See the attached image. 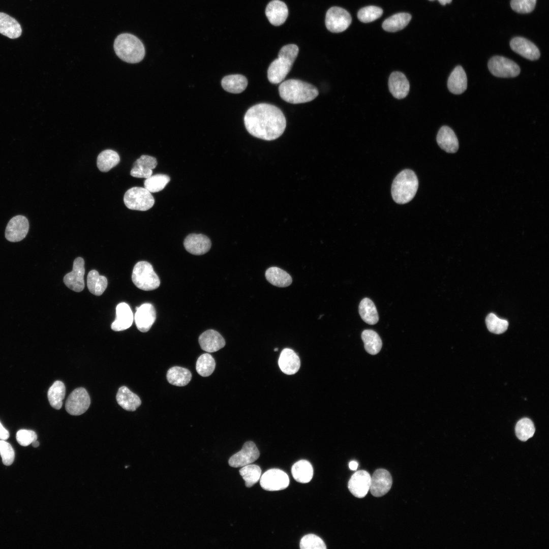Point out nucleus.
<instances>
[{
    "instance_id": "obj_7",
    "label": "nucleus",
    "mask_w": 549,
    "mask_h": 549,
    "mask_svg": "<svg viewBox=\"0 0 549 549\" xmlns=\"http://www.w3.org/2000/svg\"><path fill=\"white\" fill-rule=\"evenodd\" d=\"M489 71L495 76L502 78L514 77L519 75L521 69L515 62L501 56H494L488 62Z\"/></svg>"
},
{
    "instance_id": "obj_33",
    "label": "nucleus",
    "mask_w": 549,
    "mask_h": 549,
    "mask_svg": "<svg viewBox=\"0 0 549 549\" xmlns=\"http://www.w3.org/2000/svg\"><path fill=\"white\" fill-rule=\"evenodd\" d=\"M166 377L170 384L177 386H184L191 381L192 374L186 368L175 366L168 370Z\"/></svg>"
},
{
    "instance_id": "obj_41",
    "label": "nucleus",
    "mask_w": 549,
    "mask_h": 549,
    "mask_svg": "<svg viewBox=\"0 0 549 549\" xmlns=\"http://www.w3.org/2000/svg\"><path fill=\"white\" fill-rule=\"evenodd\" d=\"M216 362L209 354L203 353L197 359L196 369L197 373L202 377H208L214 371Z\"/></svg>"
},
{
    "instance_id": "obj_26",
    "label": "nucleus",
    "mask_w": 549,
    "mask_h": 549,
    "mask_svg": "<svg viewBox=\"0 0 549 549\" xmlns=\"http://www.w3.org/2000/svg\"><path fill=\"white\" fill-rule=\"evenodd\" d=\"M279 365L284 373L292 375L298 371L300 366V361L297 354L293 350L285 348L280 354Z\"/></svg>"
},
{
    "instance_id": "obj_13",
    "label": "nucleus",
    "mask_w": 549,
    "mask_h": 549,
    "mask_svg": "<svg viewBox=\"0 0 549 549\" xmlns=\"http://www.w3.org/2000/svg\"><path fill=\"white\" fill-rule=\"evenodd\" d=\"M84 261L81 257L76 258L73 262L72 271L64 277V283L71 290L79 292L84 288Z\"/></svg>"
},
{
    "instance_id": "obj_49",
    "label": "nucleus",
    "mask_w": 549,
    "mask_h": 549,
    "mask_svg": "<svg viewBox=\"0 0 549 549\" xmlns=\"http://www.w3.org/2000/svg\"><path fill=\"white\" fill-rule=\"evenodd\" d=\"M16 438L20 445L26 446L37 439V435L32 430H20L17 432Z\"/></svg>"
},
{
    "instance_id": "obj_52",
    "label": "nucleus",
    "mask_w": 549,
    "mask_h": 549,
    "mask_svg": "<svg viewBox=\"0 0 549 549\" xmlns=\"http://www.w3.org/2000/svg\"><path fill=\"white\" fill-rule=\"evenodd\" d=\"M442 5H445L451 2L452 0H438Z\"/></svg>"
},
{
    "instance_id": "obj_8",
    "label": "nucleus",
    "mask_w": 549,
    "mask_h": 549,
    "mask_svg": "<svg viewBox=\"0 0 549 549\" xmlns=\"http://www.w3.org/2000/svg\"><path fill=\"white\" fill-rule=\"evenodd\" d=\"M351 20L350 14L346 10L332 7L326 12L325 22L328 30L332 33H340L349 27Z\"/></svg>"
},
{
    "instance_id": "obj_39",
    "label": "nucleus",
    "mask_w": 549,
    "mask_h": 549,
    "mask_svg": "<svg viewBox=\"0 0 549 549\" xmlns=\"http://www.w3.org/2000/svg\"><path fill=\"white\" fill-rule=\"evenodd\" d=\"M361 339L364 343L366 351L372 355H375L380 351L382 343L378 334L371 329L364 330L361 333Z\"/></svg>"
},
{
    "instance_id": "obj_38",
    "label": "nucleus",
    "mask_w": 549,
    "mask_h": 549,
    "mask_svg": "<svg viewBox=\"0 0 549 549\" xmlns=\"http://www.w3.org/2000/svg\"><path fill=\"white\" fill-rule=\"evenodd\" d=\"M65 393L66 387L64 383L58 380L55 381L47 392L48 399L51 407L57 410L60 409Z\"/></svg>"
},
{
    "instance_id": "obj_24",
    "label": "nucleus",
    "mask_w": 549,
    "mask_h": 549,
    "mask_svg": "<svg viewBox=\"0 0 549 549\" xmlns=\"http://www.w3.org/2000/svg\"><path fill=\"white\" fill-rule=\"evenodd\" d=\"M157 165V161L155 157L142 155L134 163L130 174L135 177L147 178L152 175V170Z\"/></svg>"
},
{
    "instance_id": "obj_53",
    "label": "nucleus",
    "mask_w": 549,
    "mask_h": 549,
    "mask_svg": "<svg viewBox=\"0 0 549 549\" xmlns=\"http://www.w3.org/2000/svg\"><path fill=\"white\" fill-rule=\"evenodd\" d=\"M32 444L33 447H37L39 446V442L37 440H36L32 443Z\"/></svg>"
},
{
    "instance_id": "obj_37",
    "label": "nucleus",
    "mask_w": 549,
    "mask_h": 549,
    "mask_svg": "<svg viewBox=\"0 0 549 549\" xmlns=\"http://www.w3.org/2000/svg\"><path fill=\"white\" fill-rule=\"evenodd\" d=\"M119 161L120 158L117 152L111 149H106L98 155L97 165L101 171L106 172L116 166Z\"/></svg>"
},
{
    "instance_id": "obj_25",
    "label": "nucleus",
    "mask_w": 549,
    "mask_h": 549,
    "mask_svg": "<svg viewBox=\"0 0 549 549\" xmlns=\"http://www.w3.org/2000/svg\"><path fill=\"white\" fill-rule=\"evenodd\" d=\"M440 147L448 153H455L459 149V141L453 131L449 127L442 126L437 135Z\"/></svg>"
},
{
    "instance_id": "obj_19",
    "label": "nucleus",
    "mask_w": 549,
    "mask_h": 549,
    "mask_svg": "<svg viewBox=\"0 0 549 549\" xmlns=\"http://www.w3.org/2000/svg\"><path fill=\"white\" fill-rule=\"evenodd\" d=\"M510 46L513 51L528 59L535 60L540 57V51L537 46L524 38H513L510 42Z\"/></svg>"
},
{
    "instance_id": "obj_6",
    "label": "nucleus",
    "mask_w": 549,
    "mask_h": 549,
    "mask_svg": "<svg viewBox=\"0 0 549 549\" xmlns=\"http://www.w3.org/2000/svg\"><path fill=\"white\" fill-rule=\"evenodd\" d=\"M124 202L129 209L146 211L153 206L155 199L145 188L135 187L126 191Z\"/></svg>"
},
{
    "instance_id": "obj_21",
    "label": "nucleus",
    "mask_w": 549,
    "mask_h": 549,
    "mask_svg": "<svg viewBox=\"0 0 549 549\" xmlns=\"http://www.w3.org/2000/svg\"><path fill=\"white\" fill-rule=\"evenodd\" d=\"M388 87L390 93L394 98L401 99L407 96L410 89V84L403 73L395 71L389 76Z\"/></svg>"
},
{
    "instance_id": "obj_51",
    "label": "nucleus",
    "mask_w": 549,
    "mask_h": 549,
    "mask_svg": "<svg viewBox=\"0 0 549 549\" xmlns=\"http://www.w3.org/2000/svg\"><path fill=\"white\" fill-rule=\"evenodd\" d=\"M358 464L356 461H352L349 463V468L351 470H355L357 468Z\"/></svg>"
},
{
    "instance_id": "obj_11",
    "label": "nucleus",
    "mask_w": 549,
    "mask_h": 549,
    "mask_svg": "<svg viewBox=\"0 0 549 549\" xmlns=\"http://www.w3.org/2000/svg\"><path fill=\"white\" fill-rule=\"evenodd\" d=\"M259 455V451L255 444L249 441L244 443L240 451L230 458L228 463L232 467H242L255 462Z\"/></svg>"
},
{
    "instance_id": "obj_28",
    "label": "nucleus",
    "mask_w": 549,
    "mask_h": 549,
    "mask_svg": "<svg viewBox=\"0 0 549 549\" xmlns=\"http://www.w3.org/2000/svg\"><path fill=\"white\" fill-rule=\"evenodd\" d=\"M116 399L118 404L127 411H134L141 404L139 397L125 386L119 388Z\"/></svg>"
},
{
    "instance_id": "obj_44",
    "label": "nucleus",
    "mask_w": 549,
    "mask_h": 549,
    "mask_svg": "<svg viewBox=\"0 0 549 549\" xmlns=\"http://www.w3.org/2000/svg\"><path fill=\"white\" fill-rule=\"evenodd\" d=\"M485 323L488 330L496 334L504 332L508 326L507 320L499 318L493 313H490L486 316Z\"/></svg>"
},
{
    "instance_id": "obj_40",
    "label": "nucleus",
    "mask_w": 549,
    "mask_h": 549,
    "mask_svg": "<svg viewBox=\"0 0 549 549\" xmlns=\"http://www.w3.org/2000/svg\"><path fill=\"white\" fill-rule=\"evenodd\" d=\"M170 177L164 174L151 175L144 181V188L150 193L158 192L162 190L170 181Z\"/></svg>"
},
{
    "instance_id": "obj_48",
    "label": "nucleus",
    "mask_w": 549,
    "mask_h": 549,
    "mask_svg": "<svg viewBox=\"0 0 549 549\" xmlns=\"http://www.w3.org/2000/svg\"><path fill=\"white\" fill-rule=\"evenodd\" d=\"M536 3V0H511L510 6L517 13H528L534 10Z\"/></svg>"
},
{
    "instance_id": "obj_10",
    "label": "nucleus",
    "mask_w": 549,
    "mask_h": 549,
    "mask_svg": "<svg viewBox=\"0 0 549 549\" xmlns=\"http://www.w3.org/2000/svg\"><path fill=\"white\" fill-rule=\"evenodd\" d=\"M259 480L261 486L269 491L284 490L289 484L288 475L279 469H270L266 471Z\"/></svg>"
},
{
    "instance_id": "obj_31",
    "label": "nucleus",
    "mask_w": 549,
    "mask_h": 549,
    "mask_svg": "<svg viewBox=\"0 0 549 549\" xmlns=\"http://www.w3.org/2000/svg\"><path fill=\"white\" fill-rule=\"evenodd\" d=\"M291 473L297 482L306 483L310 482L313 476V468L311 464L304 460L296 462L292 466Z\"/></svg>"
},
{
    "instance_id": "obj_20",
    "label": "nucleus",
    "mask_w": 549,
    "mask_h": 549,
    "mask_svg": "<svg viewBox=\"0 0 549 549\" xmlns=\"http://www.w3.org/2000/svg\"><path fill=\"white\" fill-rule=\"evenodd\" d=\"M133 320V314L130 306L126 302L119 303L116 306V318L111 325V328L115 331L125 330L131 327Z\"/></svg>"
},
{
    "instance_id": "obj_16",
    "label": "nucleus",
    "mask_w": 549,
    "mask_h": 549,
    "mask_svg": "<svg viewBox=\"0 0 549 549\" xmlns=\"http://www.w3.org/2000/svg\"><path fill=\"white\" fill-rule=\"evenodd\" d=\"M371 476L365 470L355 472L349 479L348 487L351 494L358 498L364 497L370 490Z\"/></svg>"
},
{
    "instance_id": "obj_54",
    "label": "nucleus",
    "mask_w": 549,
    "mask_h": 549,
    "mask_svg": "<svg viewBox=\"0 0 549 549\" xmlns=\"http://www.w3.org/2000/svg\"><path fill=\"white\" fill-rule=\"evenodd\" d=\"M278 348H275V349H274V351H278Z\"/></svg>"
},
{
    "instance_id": "obj_47",
    "label": "nucleus",
    "mask_w": 549,
    "mask_h": 549,
    "mask_svg": "<svg viewBox=\"0 0 549 549\" xmlns=\"http://www.w3.org/2000/svg\"><path fill=\"white\" fill-rule=\"evenodd\" d=\"M0 455L5 465L10 466L13 463L14 450L11 444L4 440H0Z\"/></svg>"
},
{
    "instance_id": "obj_14",
    "label": "nucleus",
    "mask_w": 549,
    "mask_h": 549,
    "mask_svg": "<svg viewBox=\"0 0 549 549\" xmlns=\"http://www.w3.org/2000/svg\"><path fill=\"white\" fill-rule=\"evenodd\" d=\"M392 478L390 473L386 469H377L371 476L370 491L376 497L384 496L390 490Z\"/></svg>"
},
{
    "instance_id": "obj_29",
    "label": "nucleus",
    "mask_w": 549,
    "mask_h": 549,
    "mask_svg": "<svg viewBox=\"0 0 549 549\" xmlns=\"http://www.w3.org/2000/svg\"><path fill=\"white\" fill-rule=\"evenodd\" d=\"M22 29L20 24L14 18L0 12V33L10 39L20 36Z\"/></svg>"
},
{
    "instance_id": "obj_36",
    "label": "nucleus",
    "mask_w": 549,
    "mask_h": 549,
    "mask_svg": "<svg viewBox=\"0 0 549 549\" xmlns=\"http://www.w3.org/2000/svg\"><path fill=\"white\" fill-rule=\"evenodd\" d=\"M359 313L361 319L370 325L376 324L379 320L376 307L370 299L364 298L359 305Z\"/></svg>"
},
{
    "instance_id": "obj_35",
    "label": "nucleus",
    "mask_w": 549,
    "mask_h": 549,
    "mask_svg": "<svg viewBox=\"0 0 549 549\" xmlns=\"http://www.w3.org/2000/svg\"><path fill=\"white\" fill-rule=\"evenodd\" d=\"M108 281L106 278L100 276L99 272L95 270H90L87 277V286L90 293L96 296H100L103 294L107 287Z\"/></svg>"
},
{
    "instance_id": "obj_50",
    "label": "nucleus",
    "mask_w": 549,
    "mask_h": 549,
    "mask_svg": "<svg viewBox=\"0 0 549 549\" xmlns=\"http://www.w3.org/2000/svg\"><path fill=\"white\" fill-rule=\"evenodd\" d=\"M9 437V433L0 422V440H6Z\"/></svg>"
},
{
    "instance_id": "obj_30",
    "label": "nucleus",
    "mask_w": 549,
    "mask_h": 549,
    "mask_svg": "<svg viewBox=\"0 0 549 549\" xmlns=\"http://www.w3.org/2000/svg\"><path fill=\"white\" fill-rule=\"evenodd\" d=\"M224 89L233 94L242 92L248 85L246 77L240 74H232L225 76L221 81Z\"/></svg>"
},
{
    "instance_id": "obj_5",
    "label": "nucleus",
    "mask_w": 549,
    "mask_h": 549,
    "mask_svg": "<svg viewBox=\"0 0 549 549\" xmlns=\"http://www.w3.org/2000/svg\"><path fill=\"white\" fill-rule=\"evenodd\" d=\"M132 280L137 288L144 291L155 290L160 284L159 277L154 270L152 266L145 261H139L135 265Z\"/></svg>"
},
{
    "instance_id": "obj_46",
    "label": "nucleus",
    "mask_w": 549,
    "mask_h": 549,
    "mask_svg": "<svg viewBox=\"0 0 549 549\" xmlns=\"http://www.w3.org/2000/svg\"><path fill=\"white\" fill-rule=\"evenodd\" d=\"M301 549H326L323 541L318 536L310 534L304 536L300 540Z\"/></svg>"
},
{
    "instance_id": "obj_55",
    "label": "nucleus",
    "mask_w": 549,
    "mask_h": 549,
    "mask_svg": "<svg viewBox=\"0 0 549 549\" xmlns=\"http://www.w3.org/2000/svg\"><path fill=\"white\" fill-rule=\"evenodd\" d=\"M429 1H434V0H429Z\"/></svg>"
},
{
    "instance_id": "obj_1",
    "label": "nucleus",
    "mask_w": 549,
    "mask_h": 549,
    "mask_svg": "<svg viewBox=\"0 0 549 549\" xmlns=\"http://www.w3.org/2000/svg\"><path fill=\"white\" fill-rule=\"evenodd\" d=\"M244 124L247 131L252 136L270 141L282 135L286 120L278 107L267 103H259L247 111Z\"/></svg>"
},
{
    "instance_id": "obj_27",
    "label": "nucleus",
    "mask_w": 549,
    "mask_h": 549,
    "mask_svg": "<svg viewBox=\"0 0 549 549\" xmlns=\"http://www.w3.org/2000/svg\"><path fill=\"white\" fill-rule=\"evenodd\" d=\"M447 87L451 93L455 95L461 94L466 90L467 78L462 66H456L451 73L448 79Z\"/></svg>"
},
{
    "instance_id": "obj_42",
    "label": "nucleus",
    "mask_w": 549,
    "mask_h": 549,
    "mask_svg": "<svg viewBox=\"0 0 549 549\" xmlns=\"http://www.w3.org/2000/svg\"><path fill=\"white\" fill-rule=\"evenodd\" d=\"M239 473L245 481L246 486L251 487L260 479L261 470L258 465L249 464L242 467Z\"/></svg>"
},
{
    "instance_id": "obj_3",
    "label": "nucleus",
    "mask_w": 549,
    "mask_h": 549,
    "mask_svg": "<svg viewBox=\"0 0 549 549\" xmlns=\"http://www.w3.org/2000/svg\"><path fill=\"white\" fill-rule=\"evenodd\" d=\"M113 47L117 56L127 63H139L145 55L143 44L137 37L131 34L118 35L115 39Z\"/></svg>"
},
{
    "instance_id": "obj_17",
    "label": "nucleus",
    "mask_w": 549,
    "mask_h": 549,
    "mask_svg": "<svg viewBox=\"0 0 549 549\" xmlns=\"http://www.w3.org/2000/svg\"><path fill=\"white\" fill-rule=\"evenodd\" d=\"M136 310L134 320L137 328L142 332L148 331L156 320L155 307L150 303H145L136 307Z\"/></svg>"
},
{
    "instance_id": "obj_12",
    "label": "nucleus",
    "mask_w": 549,
    "mask_h": 549,
    "mask_svg": "<svg viewBox=\"0 0 549 549\" xmlns=\"http://www.w3.org/2000/svg\"><path fill=\"white\" fill-rule=\"evenodd\" d=\"M28 230V221L25 216H14L7 225L5 230L6 238L11 242L20 241L25 237Z\"/></svg>"
},
{
    "instance_id": "obj_18",
    "label": "nucleus",
    "mask_w": 549,
    "mask_h": 549,
    "mask_svg": "<svg viewBox=\"0 0 549 549\" xmlns=\"http://www.w3.org/2000/svg\"><path fill=\"white\" fill-rule=\"evenodd\" d=\"M184 246L190 253L195 255H201L209 251L211 243L210 239L202 234H189L185 239Z\"/></svg>"
},
{
    "instance_id": "obj_2",
    "label": "nucleus",
    "mask_w": 549,
    "mask_h": 549,
    "mask_svg": "<svg viewBox=\"0 0 549 549\" xmlns=\"http://www.w3.org/2000/svg\"><path fill=\"white\" fill-rule=\"evenodd\" d=\"M281 98L292 104L310 102L318 95V89L314 85L303 81L291 79L281 83L279 87Z\"/></svg>"
},
{
    "instance_id": "obj_15",
    "label": "nucleus",
    "mask_w": 549,
    "mask_h": 549,
    "mask_svg": "<svg viewBox=\"0 0 549 549\" xmlns=\"http://www.w3.org/2000/svg\"><path fill=\"white\" fill-rule=\"evenodd\" d=\"M294 62L289 58L278 55V58L272 62L267 70V78L273 84L282 82L290 71Z\"/></svg>"
},
{
    "instance_id": "obj_32",
    "label": "nucleus",
    "mask_w": 549,
    "mask_h": 549,
    "mask_svg": "<svg viewBox=\"0 0 549 549\" xmlns=\"http://www.w3.org/2000/svg\"><path fill=\"white\" fill-rule=\"evenodd\" d=\"M267 281L273 286L286 287L291 285L292 279L286 271L277 267L268 268L265 273Z\"/></svg>"
},
{
    "instance_id": "obj_23",
    "label": "nucleus",
    "mask_w": 549,
    "mask_h": 549,
    "mask_svg": "<svg viewBox=\"0 0 549 549\" xmlns=\"http://www.w3.org/2000/svg\"><path fill=\"white\" fill-rule=\"evenodd\" d=\"M201 348L207 352H214L223 348L225 341L218 331L209 329L203 332L199 337Z\"/></svg>"
},
{
    "instance_id": "obj_9",
    "label": "nucleus",
    "mask_w": 549,
    "mask_h": 549,
    "mask_svg": "<svg viewBox=\"0 0 549 549\" xmlns=\"http://www.w3.org/2000/svg\"><path fill=\"white\" fill-rule=\"evenodd\" d=\"M90 404V399L86 390L83 387H78L68 396L65 408L68 413L76 416L85 412Z\"/></svg>"
},
{
    "instance_id": "obj_22",
    "label": "nucleus",
    "mask_w": 549,
    "mask_h": 549,
    "mask_svg": "<svg viewBox=\"0 0 549 549\" xmlns=\"http://www.w3.org/2000/svg\"><path fill=\"white\" fill-rule=\"evenodd\" d=\"M265 14L271 24L279 26L286 21L288 15V10L283 2L273 0L267 5Z\"/></svg>"
},
{
    "instance_id": "obj_4",
    "label": "nucleus",
    "mask_w": 549,
    "mask_h": 549,
    "mask_svg": "<svg viewBox=\"0 0 549 549\" xmlns=\"http://www.w3.org/2000/svg\"><path fill=\"white\" fill-rule=\"evenodd\" d=\"M418 187L415 173L410 169L400 172L394 179L391 186L393 200L399 204H405L415 196Z\"/></svg>"
},
{
    "instance_id": "obj_43",
    "label": "nucleus",
    "mask_w": 549,
    "mask_h": 549,
    "mask_svg": "<svg viewBox=\"0 0 549 549\" xmlns=\"http://www.w3.org/2000/svg\"><path fill=\"white\" fill-rule=\"evenodd\" d=\"M535 431L532 421L528 418H523L518 421L515 428L516 437L522 441H526L533 437Z\"/></svg>"
},
{
    "instance_id": "obj_34",
    "label": "nucleus",
    "mask_w": 549,
    "mask_h": 549,
    "mask_svg": "<svg viewBox=\"0 0 549 549\" xmlns=\"http://www.w3.org/2000/svg\"><path fill=\"white\" fill-rule=\"evenodd\" d=\"M411 19V15L409 13H397L385 20L382 27L387 32H395L406 27Z\"/></svg>"
},
{
    "instance_id": "obj_45",
    "label": "nucleus",
    "mask_w": 549,
    "mask_h": 549,
    "mask_svg": "<svg viewBox=\"0 0 549 549\" xmlns=\"http://www.w3.org/2000/svg\"><path fill=\"white\" fill-rule=\"evenodd\" d=\"M383 14L381 8L374 6L363 7L357 13L359 20L364 23L372 22L381 17Z\"/></svg>"
}]
</instances>
